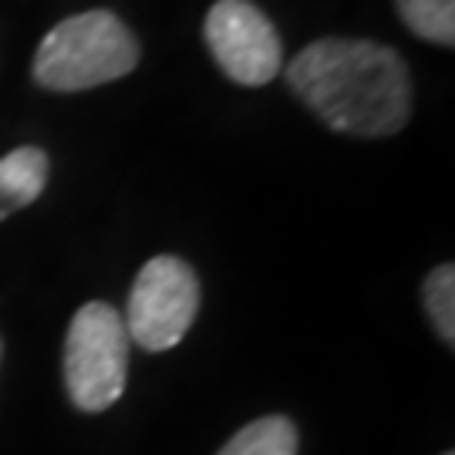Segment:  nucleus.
I'll list each match as a JSON object with an SVG mask.
<instances>
[{
	"label": "nucleus",
	"mask_w": 455,
	"mask_h": 455,
	"mask_svg": "<svg viewBox=\"0 0 455 455\" xmlns=\"http://www.w3.org/2000/svg\"><path fill=\"white\" fill-rule=\"evenodd\" d=\"M287 84L327 129L355 139L398 135L411 115L408 65L378 41H314L287 65Z\"/></svg>",
	"instance_id": "f257e3e1"
},
{
	"label": "nucleus",
	"mask_w": 455,
	"mask_h": 455,
	"mask_svg": "<svg viewBox=\"0 0 455 455\" xmlns=\"http://www.w3.org/2000/svg\"><path fill=\"white\" fill-rule=\"evenodd\" d=\"M135 65V34L112 11H84L51 28L34 51L31 75L48 92H88L125 78Z\"/></svg>",
	"instance_id": "f03ea898"
},
{
	"label": "nucleus",
	"mask_w": 455,
	"mask_h": 455,
	"mask_svg": "<svg viewBox=\"0 0 455 455\" xmlns=\"http://www.w3.org/2000/svg\"><path fill=\"white\" fill-rule=\"evenodd\" d=\"M132 338L118 310L105 300H88L71 317L65 334V391L84 415H101L125 395Z\"/></svg>",
	"instance_id": "7ed1b4c3"
},
{
	"label": "nucleus",
	"mask_w": 455,
	"mask_h": 455,
	"mask_svg": "<svg viewBox=\"0 0 455 455\" xmlns=\"http://www.w3.org/2000/svg\"><path fill=\"white\" fill-rule=\"evenodd\" d=\"M199 314V276L180 257H152L139 270L129 293L125 331L132 344L152 355L169 351L189 334Z\"/></svg>",
	"instance_id": "20e7f679"
},
{
	"label": "nucleus",
	"mask_w": 455,
	"mask_h": 455,
	"mask_svg": "<svg viewBox=\"0 0 455 455\" xmlns=\"http://www.w3.org/2000/svg\"><path fill=\"white\" fill-rule=\"evenodd\" d=\"M216 65L229 82L260 88L280 75L283 48L280 34L257 4L250 0H216L203 24Z\"/></svg>",
	"instance_id": "39448f33"
},
{
	"label": "nucleus",
	"mask_w": 455,
	"mask_h": 455,
	"mask_svg": "<svg viewBox=\"0 0 455 455\" xmlns=\"http://www.w3.org/2000/svg\"><path fill=\"white\" fill-rule=\"evenodd\" d=\"M48 152L37 146H20L0 159V220L31 206L48 186Z\"/></svg>",
	"instance_id": "423d86ee"
},
{
	"label": "nucleus",
	"mask_w": 455,
	"mask_h": 455,
	"mask_svg": "<svg viewBox=\"0 0 455 455\" xmlns=\"http://www.w3.org/2000/svg\"><path fill=\"white\" fill-rule=\"evenodd\" d=\"M300 432L287 415H263L243 425L216 455H297Z\"/></svg>",
	"instance_id": "0eeeda50"
},
{
	"label": "nucleus",
	"mask_w": 455,
	"mask_h": 455,
	"mask_svg": "<svg viewBox=\"0 0 455 455\" xmlns=\"http://www.w3.org/2000/svg\"><path fill=\"white\" fill-rule=\"evenodd\" d=\"M395 7L411 34L442 48L455 44V0H395Z\"/></svg>",
	"instance_id": "6e6552de"
},
{
	"label": "nucleus",
	"mask_w": 455,
	"mask_h": 455,
	"mask_svg": "<svg viewBox=\"0 0 455 455\" xmlns=\"http://www.w3.org/2000/svg\"><path fill=\"white\" fill-rule=\"evenodd\" d=\"M422 304L428 321L435 327L442 341L452 347L455 344V267L442 263L422 283Z\"/></svg>",
	"instance_id": "1a4fd4ad"
},
{
	"label": "nucleus",
	"mask_w": 455,
	"mask_h": 455,
	"mask_svg": "<svg viewBox=\"0 0 455 455\" xmlns=\"http://www.w3.org/2000/svg\"><path fill=\"white\" fill-rule=\"evenodd\" d=\"M0 358H4V341H0Z\"/></svg>",
	"instance_id": "9d476101"
},
{
	"label": "nucleus",
	"mask_w": 455,
	"mask_h": 455,
	"mask_svg": "<svg viewBox=\"0 0 455 455\" xmlns=\"http://www.w3.org/2000/svg\"><path fill=\"white\" fill-rule=\"evenodd\" d=\"M442 455H455V452H442Z\"/></svg>",
	"instance_id": "9b49d317"
}]
</instances>
